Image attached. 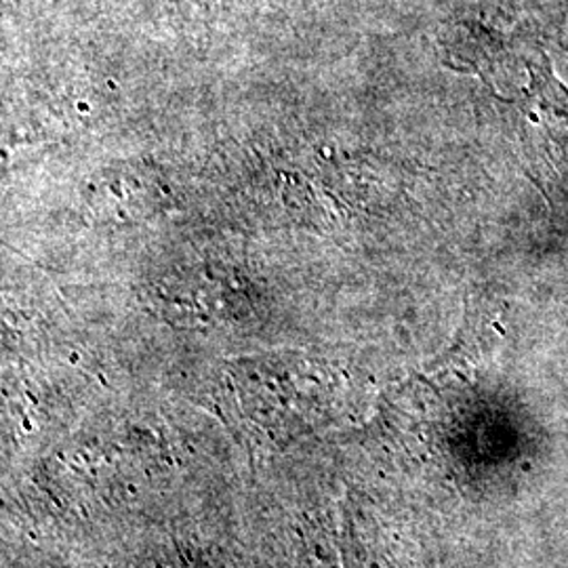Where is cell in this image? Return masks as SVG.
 <instances>
[{
  "label": "cell",
  "mask_w": 568,
  "mask_h": 568,
  "mask_svg": "<svg viewBox=\"0 0 568 568\" xmlns=\"http://www.w3.org/2000/svg\"><path fill=\"white\" fill-rule=\"evenodd\" d=\"M528 100L535 108V121L551 145L554 163L568 175V87L558 81L548 63L530 70Z\"/></svg>",
  "instance_id": "cell-1"
}]
</instances>
